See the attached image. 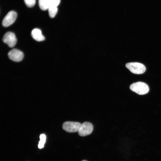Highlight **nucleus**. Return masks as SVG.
<instances>
[{
  "mask_svg": "<svg viewBox=\"0 0 161 161\" xmlns=\"http://www.w3.org/2000/svg\"><path fill=\"white\" fill-rule=\"evenodd\" d=\"M126 66L130 72L135 74H142L146 70L145 66L143 64L138 62L128 63L126 64Z\"/></svg>",
  "mask_w": 161,
  "mask_h": 161,
  "instance_id": "nucleus-2",
  "label": "nucleus"
},
{
  "mask_svg": "<svg viewBox=\"0 0 161 161\" xmlns=\"http://www.w3.org/2000/svg\"><path fill=\"white\" fill-rule=\"evenodd\" d=\"M61 0H51L48 8L49 15L51 18H54L58 12L57 7L60 4Z\"/></svg>",
  "mask_w": 161,
  "mask_h": 161,
  "instance_id": "nucleus-8",
  "label": "nucleus"
},
{
  "mask_svg": "<svg viewBox=\"0 0 161 161\" xmlns=\"http://www.w3.org/2000/svg\"><path fill=\"white\" fill-rule=\"evenodd\" d=\"M26 5L28 7H32L34 6L36 0H24Z\"/></svg>",
  "mask_w": 161,
  "mask_h": 161,
  "instance_id": "nucleus-12",
  "label": "nucleus"
},
{
  "mask_svg": "<svg viewBox=\"0 0 161 161\" xmlns=\"http://www.w3.org/2000/svg\"><path fill=\"white\" fill-rule=\"evenodd\" d=\"M17 17V13L14 11L9 12L4 18L2 21L3 26L8 27L12 24L15 21Z\"/></svg>",
  "mask_w": 161,
  "mask_h": 161,
  "instance_id": "nucleus-5",
  "label": "nucleus"
},
{
  "mask_svg": "<svg viewBox=\"0 0 161 161\" xmlns=\"http://www.w3.org/2000/svg\"><path fill=\"white\" fill-rule=\"evenodd\" d=\"M130 89L132 91L140 95L146 94L149 91V88L148 85L141 82L133 83L130 86Z\"/></svg>",
  "mask_w": 161,
  "mask_h": 161,
  "instance_id": "nucleus-1",
  "label": "nucleus"
},
{
  "mask_svg": "<svg viewBox=\"0 0 161 161\" xmlns=\"http://www.w3.org/2000/svg\"><path fill=\"white\" fill-rule=\"evenodd\" d=\"M81 125L79 122L66 121L63 124V128L65 131L70 133L78 131Z\"/></svg>",
  "mask_w": 161,
  "mask_h": 161,
  "instance_id": "nucleus-3",
  "label": "nucleus"
},
{
  "mask_svg": "<svg viewBox=\"0 0 161 161\" xmlns=\"http://www.w3.org/2000/svg\"><path fill=\"white\" fill-rule=\"evenodd\" d=\"M9 58L13 61L19 62L22 60L24 57V54L21 51L13 49L10 50L8 53Z\"/></svg>",
  "mask_w": 161,
  "mask_h": 161,
  "instance_id": "nucleus-7",
  "label": "nucleus"
},
{
  "mask_svg": "<svg viewBox=\"0 0 161 161\" xmlns=\"http://www.w3.org/2000/svg\"><path fill=\"white\" fill-rule=\"evenodd\" d=\"M40 140L39 141L38 146L39 148L41 149L44 147L46 140V136L45 134H42L40 136Z\"/></svg>",
  "mask_w": 161,
  "mask_h": 161,
  "instance_id": "nucleus-11",
  "label": "nucleus"
},
{
  "mask_svg": "<svg viewBox=\"0 0 161 161\" xmlns=\"http://www.w3.org/2000/svg\"><path fill=\"white\" fill-rule=\"evenodd\" d=\"M32 36L35 40L38 41H41L44 40L45 37L42 34L41 30L38 28H35L32 31Z\"/></svg>",
  "mask_w": 161,
  "mask_h": 161,
  "instance_id": "nucleus-9",
  "label": "nucleus"
},
{
  "mask_svg": "<svg viewBox=\"0 0 161 161\" xmlns=\"http://www.w3.org/2000/svg\"><path fill=\"white\" fill-rule=\"evenodd\" d=\"M3 42L10 47H13L16 44L17 39L15 34L13 32H8L4 35Z\"/></svg>",
  "mask_w": 161,
  "mask_h": 161,
  "instance_id": "nucleus-6",
  "label": "nucleus"
},
{
  "mask_svg": "<svg viewBox=\"0 0 161 161\" xmlns=\"http://www.w3.org/2000/svg\"><path fill=\"white\" fill-rule=\"evenodd\" d=\"M82 161H87L86 160H82Z\"/></svg>",
  "mask_w": 161,
  "mask_h": 161,
  "instance_id": "nucleus-13",
  "label": "nucleus"
},
{
  "mask_svg": "<svg viewBox=\"0 0 161 161\" xmlns=\"http://www.w3.org/2000/svg\"><path fill=\"white\" fill-rule=\"evenodd\" d=\"M93 130L92 124L88 122H85L81 124L78 131V134L81 136H85L91 134Z\"/></svg>",
  "mask_w": 161,
  "mask_h": 161,
  "instance_id": "nucleus-4",
  "label": "nucleus"
},
{
  "mask_svg": "<svg viewBox=\"0 0 161 161\" xmlns=\"http://www.w3.org/2000/svg\"><path fill=\"white\" fill-rule=\"evenodd\" d=\"M51 0H39L38 4L40 8L43 10L48 9Z\"/></svg>",
  "mask_w": 161,
  "mask_h": 161,
  "instance_id": "nucleus-10",
  "label": "nucleus"
}]
</instances>
